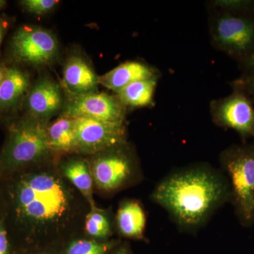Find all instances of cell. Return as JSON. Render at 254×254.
Instances as JSON below:
<instances>
[{
  "label": "cell",
  "mask_w": 254,
  "mask_h": 254,
  "mask_svg": "<svg viewBox=\"0 0 254 254\" xmlns=\"http://www.w3.org/2000/svg\"><path fill=\"white\" fill-rule=\"evenodd\" d=\"M65 179L36 164L0 175V213L15 245L55 241L78 227L87 200Z\"/></svg>",
  "instance_id": "obj_1"
},
{
  "label": "cell",
  "mask_w": 254,
  "mask_h": 254,
  "mask_svg": "<svg viewBox=\"0 0 254 254\" xmlns=\"http://www.w3.org/2000/svg\"><path fill=\"white\" fill-rule=\"evenodd\" d=\"M230 197L229 180L205 165L170 174L151 194L152 200L168 212L177 226L190 232L203 227Z\"/></svg>",
  "instance_id": "obj_2"
},
{
  "label": "cell",
  "mask_w": 254,
  "mask_h": 254,
  "mask_svg": "<svg viewBox=\"0 0 254 254\" xmlns=\"http://www.w3.org/2000/svg\"><path fill=\"white\" fill-rule=\"evenodd\" d=\"M45 122L28 116L10 124L0 151V175L36 165L46 158L50 149Z\"/></svg>",
  "instance_id": "obj_3"
},
{
  "label": "cell",
  "mask_w": 254,
  "mask_h": 254,
  "mask_svg": "<svg viewBox=\"0 0 254 254\" xmlns=\"http://www.w3.org/2000/svg\"><path fill=\"white\" fill-rule=\"evenodd\" d=\"M235 211L244 226L254 223V146L232 147L221 155Z\"/></svg>",
  "instance_id": "obj_4"
},
{
  "label": "cell",
  "mask_w": 254,
  "mask_h": 254,
  "mask_svg": "<svg viewBox=\"0 0 254 254\" xmlns=\"http://www.w3.org/2000/svg\"><path fill=\"white\" fill-rule=\"evenodd\" d=\"M125 143L98 153L91 174L97 187L113 192L129 185L137 176V166Z\"/></svg>",
  "instance_id": "obj_5"
},
{
  "label": "cell",
  "mask_w": 254,
  "mask_h": 254,
  "mask_svg": "<svg viewBox=\"0 0 254 254\" xmlns=\"http://www.w3.org/2000/svg\"><path fill=\"white\" fill-rule=\"evenodd\" d=\"M10 51L18 63L31 66H44L53 63L59 51V44L53 33L36 26H23L15 32Z\"/></svg>",
  "instance_id": "obj_6"
},
{
  "label": "cell",
  "mask_w": 254,
  "mask_h": 254,
  "mask_svg": "<svg viewBox=\"0 0 254 254\" xmlns=\"http://www.w3.org/2000/svg\"><path fill=\"white\" fill-rule=\"evenodd\" d=\"M76 150L83 153H99L125 143V125L93 119L74 118Z\"/></svg>",
  "instance_id": "obj_7"
},
{
  "label": "cell",
  "mask_w": 254,
  "mask_h": 254,
  "mask_svg": "<svg viewBox=\"0 0 254 254\" xmlns=\"http://www.w3.org/2000/svg\"><path fill=\"white\" fill-rule=\"evenodd\" d=\"M63 116L84 118L124 125L125 108L117 97L104 93L71 95L65 105Z\"/></svg>",
  "instance_id": "obj_8"
},
{
  "label": "cell",
  "mask_w": 254,
  "mask_h": 254,
  "mask_svg": "<svg viewBox=\"0 0 254 254\" xmlns=\"http://www.w3.org/2000/svg\"><path fill=\"white\" fill-rule=\"evenodd\" d=\"M215 120L222 127L232 128L244 137H254V108L246 95L236 93L216 105Z\"/></svg>",
  "instance_id": "obj_9"
},
{
  "label": "cell",
  "mask_w": 254,
  "mask_h": 254,
  "mask_svg": "<svg viewBox=\"0 0 254 254\" xmlns=\"http://www.w3.org/2000/svg\"><path fill=\"white\" fill-rule=\"evenodd\" d=\"M215 38L222 48L233 54H244L254 43V23L247 18L225 16L215 25Z\"/></svg>",
  "instance_id": "obj_10"
},
{
  "label": "cell",
  "mask_w": 254,
  "mask_h": 254,
  "mask_svg": "<svg viewBox=\"0 0 254 254\" xmlns=\"http://www.w3.org/2000/svg\"><path fill=\"white\" fill-rule=\"evenodd\" d=\"M25 105L30 117L46 121L61 109L63 96L60 86L50 78H41L30 88Z\"/></svg>",
  "instance_id": "obj_11"
},
{
  "label": "cell",
  "mask_w": 254,
  "mask_h": 254,
  "mask_svg": "<svg viewBox=\"0 0 254 254\" xmlns=\"http://www.w3.org/2000/svg\"><path fill=\"white\" fill-rule=\"evenodd\" d=\"M63 83L71 95L86 94L97 91L99 76L86 60L72 56L64 68Z\"/></svg>",
  "instance_id": "obj_12"
},
{
  "label": "cell",
  "mask_w": 254,
  "mask_h": 254,
  "mask_svg": "<svg viewBox=\"0 0 254 254\" xmlns=\"http://www.w3.org/2000/svg\"><path fill=\"white\" fill-rule=\"evenodd\" d=\"M30 76L17 66L6 68L0 85V113H9L19 106L30 89Z\"/></svg>",
  "instance_id": "obj_13"
},
{
  "label": "cell",
  "mask_w": 254,
  "mask_h": 254,
  "mask_svg": "<svg viewBox=\"0 0 254 254\" xmlns=\"http://www.w3.org/2000/svg\"><path fill=\"white\" fill-rule=\"evenodd\" d=\"M153 77L156 76L153 68L138 62H127L99 76V83L118 93L133 82Z\"/></svg>",
  "instance_id": "obj_14"
},
{
  "label": "cell",
  "mask_w": 254,
  "mask_h": 254,
  "mask_svg": "<svg viewBox=\"0 0 254 254\" xmlns=\"http://www.w3.org/2000/svg\"><path fill=\"white\" fill-rule=\"evenodd\" d=\"M116 224L122 236L133 240H143L146 215L141 203L134 200L124 201L118 209Z\"/></svg>",
  "instance_id": "obj_15"
},
{
  "label": "cell",
  "mask_w": 254,
  "mask_h": 254,
  "mask_svg": "<svg viewBox=\"0 0 254 254\" xmlns=\"http://www.w3.org/2000/svg\"><path fill=\"white\" fill-rule=\"evenodd\" d=\"M91 173L86 162L80 159L69 160L62 168V173L65 178L83 195L93 209V177Z\"/></svg>",
  "instance_id": "obj_16"
},
{
  "label": "cell",
  "mask_w": 254,
  "mask_h": 254,
  "mask_svg": "<svg viewBox=\"0 0 254 254\" xmlns=\"http://www.w3.org/2000/svg\"><path fill=\"white\" fill-rule=\"evenodd\" d=\"M50 150L58 152L76 150L74 119L63 116L48 127Z\"/></svg>",
  "instance_id": "obj_17"
},
{
  "label": "cell",
  "mask_w": 254,
  "mask_h": 254,
  "mask_svg": "<svg viewBox=\"0 0 254 254\" xmlns=\"http://www.w3.org/2000/svg\"><path fill=\"white\" fill-rule=\"evenodd\" d=\"M156 77L133 82L117 93L124 106L144 107L153 103Z\"/></svg>",
  "instance_id": "obj_18"
},
{
  "label": "cell",
  "mask_w": 254,
  "mask_h": 254,
  "mask_svg": "<svg viewBox=\"0 0 254 254\" xmlns=\"http://www.w3.org/2000/svg\"><path fill=\"white\" fill-rule=\"evenodd\" d=\"M118 246L117 241L77 240L71 242L63 254H108Z\"/></svg>",
  "instance_id": "obj_19"
},
{
  "label": "cell",
  "mask_w": 254,
  "mask_h": 254,
  "mask_svg": "<svg viewBox=\"0 0 254 254\" xmlns=\"http://www.w3.org/2000/svg\"><path fill=\"white\" fill-rule=\"evenodd\" d=\"M85 230L90 236L105 240L112 234L110 219L106 213L91 209L85 219Z\"/></svg>",
  "instance_id": "obj_20"
},
{
  "label": "cell",
  "mask_w": 254,
  "mask_h": 254,
  "mask_svg": "<svg viewBox=\"0 0 254 254\" xmlns=\"http://www.w3.org/2000/svg\"><path fill=\"white\" fill-rule=\"evenodd\" d=\"M58 2L56 0H23L20 3L29 12L41 15L49 12Z\"/></svg>",
  "instance_id": "obj_21"
},
{
  "label": "cell",
  "mask_w": 254,
  "mask_h": 254,
  "mask_svg": "<svg viewBox=\"0 0 254 254\" xmlns=\"http://www.w3.org/2000/svg\"><path fill=\"white\" fill-rule=\"evenodd\" d=\"M14 246L4 217L0 213V254H14Z\"/></svg>",
  "instance_id": "obj_22"
},
{
  "label": "cell",
  "mask_w": 254,
  "mask_h": 254,
  "mask_svg": "<svg viewBox=\"0 0 254 254\" xmlns=\"http://www.w3.org/2000/svg\"><path fill=\"white\" fill-rule=\"evenodd\" d=\"M8 22L4 18H0V48H1V43L4 39L5 34L7 31Z\"/></svg>",
  "instance_id": "obj_23"
},
{
  "label": "cell",
  "mask_w": 254,
  "mask_h": 254,
  "mask_svg": "<svg viewBox=\"0 0 254 254\" xmlns=\"http://www.w3.org/2000/svg\"><path fill=\"white\" fill-rule=\"evenodd\" d=\"M111 254H131V253H130L128 246L123 244L117 247Z\"/></svg>",
  "instance_id": "obj_24"
},
{
  "label": "cell",
  "mask_w": 254,
  "mask_h": 254,
  "mask_svg": "<svg viewBox=\"0 0 254 254\" xmlns=\"http://www.w3.org/2000/svg\"><path fill=\"white\" fill-rule=\"evenodd\" d=\"M246 67L250 70L254 71V50L252 52V54L247 58L245 63Z\"/></svg>",
  "instance_id": "obj_25"
},
{
  "label": "cell",
  "mask_w": 254,
  "mask_h": 254,
  "mask_svg": "<svg viewBox=\"0 0 254 254\" xmlns=\"http://www.w3.org/2000/svg\"><path fill=\"white\" fill-rule=\"evenodd\" d=\"M246 86L250 91L251 94L253 95L254 98V78H250L246 81Z\"/></svg>",
  "instance_id": "obj_26"
},
{
  "label": "cell",
  "mask_w": 254,
  "mask_h": 254,
  "mask_svg": "<svg viewBox=\"0 0 254 254\" xmlns=\"http://www.w3.org/2000/svg\"><path fill=\"white\" fill-rule=\"evenodd\" d=\"M6 68L7 66H5V65L2 64H0V85H1V82H2L3 79H4L5 73H6Z\"/></svg>",
  "instance_id": "obj_27"
},
{
  "label": "cell",
  "mask_w": 254,
  "mask_h": 254,
  "mask_svg": "<svg viewBox=\"0 0 254 254\" xmlns=\"http://www.w3.org/2000/svg\"><path fill=\"white\" fill-rule=\"evenodd\" d=\"M5 5H6V1H4V0H0V10L2 9Z\"/></svg>",
  "instance_id": "obj_28"
},
{
  "label": "cell",
  "mask_w": 254,
  "mask_h": 254,
  "mask_svg": "<svg viewBox=\"0 0 254 254\" xmlns=\"http://www.w3.org/2000/svg\"></svg>",
  "instance_id": "obj_29"
}]
</instances>
